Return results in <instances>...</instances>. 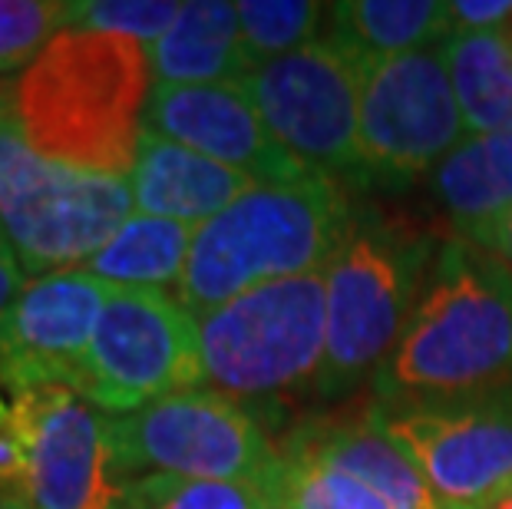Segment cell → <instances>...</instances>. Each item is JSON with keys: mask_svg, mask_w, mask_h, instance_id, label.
Instances as JSON below:
<instances>
[{"mask_svg": "<svg viewBox=\"0 0 512 509\" xmlns=\"http://www.w3.org/2000/svg\"><path fill=\"white\" fill-rule=\"evenodd\" d=\"M0 509H30V506H27V500H4Z\"/></svg>", "mask_w": 512, "mask_h": 509, "instance_id": "obj_32", "label": "cell"}, {"mask_svg": "<svg viewBox=\"0 0 512 509\" xmlns=\"http://www.w3.org/2000/svg\"><path fill=\"white\" fill-rule=\"evenodd\" d=\"M364 63L331 34L245 77L268 133L314 176L354 179Z\"/></svg>", "mask_w": 512, "mask_h": 509, "instance_id": "obj_10", "label": "cell"}, {"mask_svg": "<svg viewBox=\"0 0 512 509\" xmlns=\"http://www.w3.org/2000/svg\"><path fill=\"white\" fill-rule=\"evenodd\" d=\"M499 34H503V37H506V40L512 43V17L506 20V24H503V27H499Z\"/></svg>", "mask_w": 512, "mask_h": 509, "instance_id": "obj_33", "label": "cell"}, {"mask_svg": "<svg viewBox=\"0 0 512 509\" xmlns=\"http://www.w3.org/2000/svg\"><path fill=\"white\" fill-rule=\"evenodd\" d=\"M4 248H10V242H7V232H4V225H0V252H4Z\"/></svg>", "mask_w": 512, "mask_h": 509, "instance_id": "obj_34", "label": "cell"}, {"mask_svg": "<svg viewBox=\"0 0 512 509\" xmlns=\"http://www.w3.org/2000/svg\"><path fill=\"white\" fill-rule=\"evenodd\" d=\"M430 196L450 238L493 252L512 215V133L466 136L430 172Z\"/></svg>", "mask_w": 512, "mask_h": 509, "instance_id": "obj_17", "label": "cell"}, {"mask_svg": "<svg viewBox=\"0 0 512 509\" xmlns=\"http://www.w3.org/2000/svg\"><path fill=\"white\" fill-rule=\"evenodd\" d=\"M192 225L133 212L110 242L80 268L110 288H156L179 285L189 262Z\"/></svg>", "mask_w": 512, "mask_h": 509, "instance_id": "obj_21", "label": "cell"}, {"mask_svg": "<svg viewBox=\"0 0 512 509\" xmlns=\"http://www.w3.org/2000/svg\"><path fill=\"white\" fill-rule=\"evenodd\" d=\"M63 0H0V77H17L67 30Z\"/></svg>", "mask_w": 512, "mask_h": 509, "instance_id": "obj_25", "label": "cell"}, {"mask_svg": "<svg viewBox=\"0 0 512 509\" xmlns=\"http://www.w3.org/2000/svg\"><path fill=\"white\" fill-rule=\"evenodd\" d=\"M331 37L357 60L377 63L443 47L456 34L450 4L440 0H344L331 4Z\"/></svg>", "mask_w": 512, "mask_h": 509, "instance_id": "obj_19", "label": "cell"}, {"mask_svg": "<svg viewBox=\"0 0 512 509\" xmlns=\"http://www.w3.org/2000/svg\"><path fill=\"white\" fill-rule=\"evenodd\" d=\"M255 186L258 182L242 176V172L195 153L189 146L149 133V129L139 143L133 172H129L136 212L192 225V229L215 219Z\"/></svg>", "mask_w": 512, "mask_h": 509, "instance_id": "obj_16", "label": "cell"}, {"mask_svg": "<svg viewBox=\"0 0 512 509\" xmlns=\"http://www.w3.org/2000/svg\"><path fill=\"white\" fill-rule=\"evenodd\" d=\"M149 47L67 27L24 73L0 80L20 136L63 166L129 176L146 136Z\"/></svg>", "mask_w": 512, "mask_h": 509, "instance_id": "obj_2", "label": "cell"}, {"mask_svg": "<svg viewBox=\"0 0 512 509\" xmlns=\"http://www.w3.org/2000/svg\"><path fill=\"white\" fill-rule=\"evenodd\" d=\"M450 17L456 30H499L512 17V0H453Z\"/></svg>", "mask_w": 512, "mask_h": 509, "instance_id": "obj_28", "label": "cell"}, {"mask_svg": "<svg viewBox=\"0 0 512 509\" xmlns=\"http://www.w3.org/2000/svg\"><path fill=\"white\" fill-rule=\"evenodd\" d=\"M27 493V437L10 407V397L0 394V503L24 500Z\"/></svg>", "mask_w": 512, "mask_h": 509, "instance_id": "obj_27", "label": "cell"}, {"mask_svg": "<svg viewBox=\"0 0 512 509\" xmlns=\"http://www.w3.org/2000/svg\"><path fill=\"white\" fill-rule=\"evenodd\" d=\"M146 129L242 172L258 186H291L314 176L268 133L245 80L212 86L156 83Z\"/></svg>", "mask_w": 512, "mask_h": 509, "instance_id": "obj_14", "label": "cell"}, {"mask_svg": "<svg viewBox=\"0 0 512 509\" xmlns=\"http://www.w3.org/2000/svg\"><path fill=\"white\" fill-rule=\"evenodd\" d=\"M152 80L159 86H212L248 77L238 27V4L189 0L172 27L149 47Z\"/></svg>", "mask_w": 512, "mask_h": 509, "instance_id": "obj_18", "label": "cell"}, {"mask_svg": "<svg viewBox=\"0 0 512 509\" xmlns=\"http://www.w3.org/2000/svg\"><path fill=\"white\" fill-rule=\"evenodd\" d=\"M440 242L437 232L354 199L347 232L324 268L328 348L314 400L334 404L374 381L407 328Z\"/></svg>", "mask_w": 512, "mask_h": 509, "instance_id": "obj_4", "label": "cell"}, {"mask_svg": "<svg viewBox=\"0 0 512 509\" xmlns=\"http://www.w3.org/2000/svg\"><path fill=\"white\" fill-rule=\"evenodd\" d=\"M113 295L83 268L30 278L0 321V394L70 387L80 394L96 324Z\"/></svg>", "mask_w": 512, "mask_h": 509, "instance_id": "obj_13", "label": "cell"}, {"mask_svg": "<svg viewBox=\"0 0 512 509\" xmlns=\"http://www.w3.org/2000/svg\"><path fill=\"white\" fill-rule=\"evenodd\" d=\"M179 10L182 4L176 0H83V4H70L67 27L126 37L152 47L172 27Z\"/></svg>", "mask_w": 512, "mask_h": 509, "instance_id": "obj_26", "label": "cell"}, {"mask_svg": "<svg viewBox=\"0 0 512 509\" xmlns=\"http://www.w3.org/2000/svg\"><path fill=\"white\" fill-rule=\"evenodd\" d=\"M440 50L466 136L512 133V43L499 30H456Z\"/></svg>", "mask_w": 512, "mask_h": 509, "instance_id": "obj_20", "label": "cell"}, {"mask_svg": "<svg viewBox=\"0 0 512 509\" xmlns=\"http://www.w3.org/2000/svg\"><path fill=\"white\" fill-rule=\"evenodd\" d=\"M271 509H387L364 483L278 443V470L268 483Z\"/></svg>", "mask_w": 512, "mask_h": 509, "instance_id": "obj_23", "label": "cell"}, {"mask_svg": "<svg viewBox=\"0 0 512 509\" xmlns=\"http://www.w3.org/2000/svg\"><path fill=\"white\" fill-rule=\"evenodd\" d=\"M351 209V189L331 176L248 189L195 229L176 298L199 318L271 281L324 272Z\"/></svg>", "mask_w": 512, "mask_h": 509, "instance_id": "obj_3", "label": "cell"}, {"mask_svg": "<svg viewBox=\"0 0 512 509\" xmlns=\"http://www.w3.org/2000/svg\"><path fill=\"white\" fill-rule=\"evenodd\" d=\"M493 252H499L512 265V215H509V222L503 225V232H499V242H496Z\"/></svg>", "mask_w": 512, "mask_h": 509, "instance_id": "obj_30", "label": "cell"}, {"mask_svg": "<svg viewBox=\"0 0 512 509\" xmlns=\"http://www.w3.org/2000/svg\"><path fill=\"white\" fill-rule=\"evenodd\" d=\"M10 407L27 437L30 509H123L129 473L106 410L70 387L10 394Z\"/></svg>", "mask_w": 512, "mask_h": 509, "instance_id": "obj_12", "label": "cell"}, {"mask_svg": "<svg viewBox=\"0 0 512 509\" xmlns=\"http://www.w3.org/2000/svg\"><path fill=\"white\" fill-rule=\"evenodd\" d=\"M281 447L354 476L387 509H456L440 500L417 463L377 424L370 407L357 417H304L281 437Z\"/></svg>", "mask_w": 512, "mask_h": 509, "instance_id": "obj_15", "label": "cell"}, {"mask_svg": "<svg viewBox=\"0 0 512 509\" xmlns=\"http://www.w3.org/2000/svg\"><path fill=\"white\" fill-rule=\"evenodd\" d=\"M328 17L331 4L318 0H242L238 27H242L248 73L321 40V24Z\"/></svg>", "mask_w": 512, "mask_h": 509, "instance_id": "obj_22", "label": "cell"}, {"mask_svg": "<svg viewBox=\"0 0 512 509\" xmlns=\"http://www.w3.org/2000/svg\"><path fill=\"white\" fill-rule=\"evenodd\" d=\"M486 509H512V490H506L496 503H489Z\"/></svg>", "mask_w": 512, "mask_h": 509, "instance_id": "obj_31", "label": "cell"}, {"mask_svg": "<svg viewBox=\"0 0 512 509\" xmlns=\"http://www.w3.org/2000/svg\"><path fill=\"white\" fill-rule=\"evenodd\" d=\"M466 139L443 50L367 63L354 186L403 192Z\"/></svg>", "mask_w": 512, "mask_h": 509, "instance_id": "obj_8", "label": "cell"}, {"mask_svg": "<svg viewBox=\"0 0 512 509\" xmlns=\"http://www.w3.org/2000/svg\"><path fill=\"white\" fill-rule=\"evenodd\" d=\"M24 285H27V275H24V268H20L17 255L10 252V248H4V252H0V321L7 318L10 305L17 301Z\"/></svg>", "mask_w": 512, "mask_h": 509, "instance_id": "obj_29", "label": "cell"}, {"mask_svg": "<svg viewBox=\"0 0 512 509\" xmlns=\"http://www.w3.org/2000/svg\"><path fill=\"white\" fill-rule=\"evenodd\" d=\"M123 509H271V503L265 493L245 483L149 473L129 480Z\"/></svg>", "mask_w": 512, "mask_h": 509, "instance_id": "obj_24", "label": "cell"}, {"mask_svg": "<svg viewBox=\"0 0 512 509\" xmlns=\"http://www.w3.org/2000/svg\"><path fill=\"white\" fill-rule=\"evenodd\" d=\"M205 384L199 318L156 288H113L86 354L80 397L126 417Z\"/></svg>", "mask_w": 512, "mask_h": 509, "instance_id": "obj_9", "label": "cell"}, {"mask_svg": "<svg viewBox=\"0 0 512 509\" xmlns=\"http://www.w3.org/2000/svg\"><path fill=\"white\" fill-rule=\"evenodd\" d=\"M370 410L443 503L486 509L512 490V381L443 404Z\"/></svg>", "mask_w": 512, "mask_h": 509, "instance_id": "obj_11", "label": "cell"}, {"mask_svg": "<svg viewBox=\"0 0 512 509\" xmlns=\"http://www.w3.org/2000/svg\"><path fill=\"white\" fill-rule=\"evenodd\" d=\"M133 212L129 176L40 156L0 100V225L27 281L90 262Z\"/></svg>", "mask_w": 512, "mask_h": 509, "instance_id": "obj_6", "label": "cell"}, {"mask_svg": "<svg viewBox=\"0 0 512 509\" xmlns=\"http://www.w3.org/2000/svg\"><path fill=\"white\" fill-rule=\"evenodd\" d=\"M116 450L129 480L149 473L245 483L265 493L278 470V443L238 400L212 387L162 397L113 417Z\"/></svg>", "mask_w": 512, "mask_h": 509, "instance_id": "obj_7", "label": "cell"}, {"mask_svg": "<svg viewBox=\"0 0 512 509\" xmlns=\"http://www.w3.org/2000/svg\"><path fill=\"white\" fill-rule=\"evenodd\" d=\"M199 344L205 384L248 410L314 397L328 348L324 272L271 281L199 314Z\"/></svg>", "mask_w": 512, "mask_h": 509, "instance_id": "obj_5", "label": "cell"}, {"mask_svg": "<svg viewBox=\"0 0 512 509\" xmlns=\"http://www.w3.org/2000/svg\"><path fill=\"white\" fill-rule=\"evenodd\" d=\"M512 381V265L446 235L394 351L370 381V407L460 400Z\"/></svg>", "mask_w": 512, "mask_h": 509, "instance_id": "obj_1", "label": "cell"}]
</instances>
